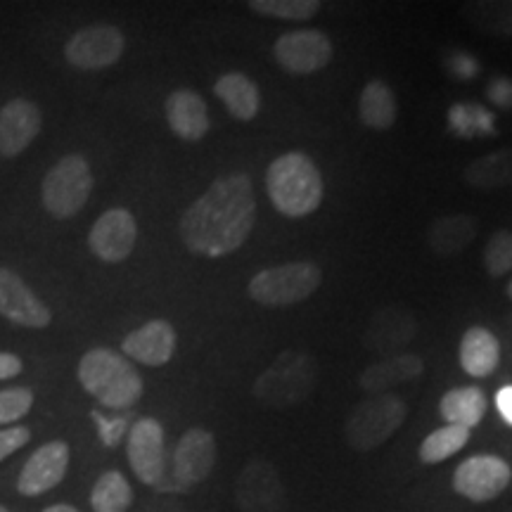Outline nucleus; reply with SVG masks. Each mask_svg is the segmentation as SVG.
Masks as SVG:
<instances>
[{"label": "nucleus", "instance_id": "21", "mask_svg": "<svg viewBox=\"0 0 512 512\" xmlns=\"http://www.w3.org/2000/svg\"><path fill=\"white\" fill-rule=\"evenodd\" d=\"M422 358L415 354H396L387 356L382 361L373 363L363 370L361 377H358V384L361 389H366L368 394H387V389L396 387V384L418 380L422 375Z\"/></svg>", "mask_w": 512, "mask_h": 512}, {"label": "nucleus", "instance_id": "30", "mask_svg": "<svg viewBox=\"0 0 512 512\" xmlns=\"http://www.w3.org/2000/svg\"><path fill=\"white\" fill-rule=\"evenodd\" d=\"M470 441V430L456 425H446L441 430L432 432L430 437L422 441L420 460L425 465H437L441 460H448Z\"/></svg>", "mask_w": 512, "mask_h": 512}, {"label": "nucleus", "instance_id": "38", "mask_svg": "<svg viewBox=\"0 0 512 512\" xmlns=\"http://www.w3.org/2000/svg\"><path fill=\"white\" fill-rule=\"evenodd\" d=\"M491 98L501 102L503 107L512 105V83L510 81H496L494 88H491Z\"/></svg>", "mask_w": 512, "mask_h": 512}, {"label": "nucleus", "instance_id": "1", "mask_svg": "<svg viewBox=\"0 0 512 512\" xmlns=\"http://www.w3.org/2000/svg\"><path fill=\"white\" fill-rule=\"evenodd\" d=\"M256 221L252 178L230 174L216 178L181 216L183 245L204 259H221L245 245Z\"/></svg>", "mask_w": 512, "mask_h": 512}, {"label": "nucleus", "instance_id": "17", "mask_svg": "<svg viewBox=\"0 0 512 512\" xmlns=\"http://www.w3.org/2000/svg\"><path fill=\"white\" fill-rule=\"evenodd\" d=\"M415 332H418V323L411 311L401 309V306H384L370 318L363 344L373 354H382L384 358L396 356V351L413 342Z\"/></svg>", "mask_w": 512, "mask_h": 512}, {"label": "nucleus", "instance_id": "5", "mask_svg": "<svg viewBox=\"0 0 512 512\" xmlns=\"http://www.w3.org/2000/svg\"><path fill=\"white\" fill-rule=\"evenodd\" d=\"M323 283V273L311 261H292L264 268L249 280V297L264 306H292L309 299Z\"/></svg>", "mask_w": 512, "mask_h": 512}, {"label": "nucleus", "instance_id": "32", "mask_svg": "<svg viewBox=\"0 0 512 512\" xmlns=\"http://www.w3.org/2000/svg\"><path fill=\"white\" fill-rule=\"evenodd\" d=\"M484 268L491 278L512 271V233L510 230H498L489 238L484 247Z\"/></svg>", "mask_w": 512, "mask_h": 512}, {"label": "nucleus", "instance_id": "10", "mask_svg": "<svg viewBox=\"0 0 512 512\" xmlns=\"http://www.w3.org/2000/svg\"><path fill=\"white\" fill-rule=\"evenodd\" d=\"M273 57L280 69L294 76L316 74L332 60L330 38L318 29H299L275 41Z\"/></svg>", "mask_w": 512, "mask_h": 512}, {"label": "nucleus", "instance_id": "14", "mask_svg": "<svg viewBox=\"0 0 512 512\" xmlns=\"http://www.w3.org/2000/svg\"><path fill=\"white\" fill-rule=\"evenodd\" d=\"M238 505L242 512H285V486L268 460H252L238 477Z\"/></svg>", "mask_w": 512, "mask_h": 512}, {"label": "nucleus", "instance_id": "7", "mask_svg": "<svg viewBox=\"0 0 512 512\" xmlns=\"http://www.w3.org/2000/svg\"><path fill=\"white\" fill-rule=\"evenodd\" d=\"M91 192L93 171L86 157L67 155L43 178L41 200L55 219H72L91 200Z\"/></svg>", "mask_w": 512, "mask_h": 512}, {"label": "nucleus", "instance_id": "12", "mask_svg": "<svg viewBox=\"0 0 512 512\" xmlns=\"http://www.w3.org/2000/svg\"><path fill=\"white\" fill-rule=\"evenodd\" d=\"M126 456L140 482L157 486L166 472L164 427L155 418H143L128 432Z\"/></svg>", "mask_w": 512, "mask_h": 512}, {"label": "nucleus", "instance_id": "24", "mask_svg": "<svg viewBox=\"0 0 512 512\" xmlns=\"http://www.w3.org/2000/svg\"><path fill=\"white\" fill-rule=\"evenodd\" d=\"M214 93L223 102L230 117H235L238 121H252L259 114V86L245 74L228 72L219 76V81L214 83Z\"/></svg>", "mask_w": 512, "mask_h": 512}, {"label": "nucleus", "instance_id": "11", "mask_svg": "<svg viewBox=\"0 0 512 512\" xmlns=\"http://www.w3.org/2000/svg\"><path fill=\"white\" fill-rule=\"evenodd\" d=\"M512 479L510 465L498 456H472L453 472V489L475 503L494 501L508 489Z\"/></svg>", "mask_w": 512, "mask_h": 512}, {"label": "nucleus", "instance_id": "27", "mask_svg": "<svg viewBox=\"0 0 512 512\" xmlns=\"http://www.w3.org/2000/svg\"><path fill=\"white\" fill-rule=\"evenodd\" d=\"M465 183L475 190H498L512 183V147L496 150L465 166Z\"/></svg>", "mask_w": 512, "mask_h": 512}, {"label": "nucleus", "instance_id": "6", "mask_svg": "<svg viewBox=\"0 0 512 512\" xmlns=\"http://www.w3.org/2000/svg\"><path fill=\"white\" fill-rule=\"evenodd\" d=\"M406 413V403L396 394H375L354 408L344 427V437L356 451H373L399 432Z\"/></svg>", "mask_w": 512, "mask_h": 512}, {"label": "nucleus", "instance_id": "20", "mask_svg": "<svg viewBox=\"0 0 512 512\" xmlns=\"http://www.w3.org/2000/svg\"><path fill=\"white\" fill-rule=\"evenodd\" d=\"M164 110L169 128L185 143H197L209 133V110L200 93L178 88L166 98Z\"/></svg>", "mask_w": 512, "mask_h": 512}, {"label": "nucleus", "instance_id": "28", "mask_svg": "<svg viewBox=\"0 0 512 512\" xmlns=\"http://www.w3.org/2000/svg\"><path fill=\"white\" fill-rule=\"evenodd\" d=\"M463 17L477 31L489 36H512V0H477V3H465Z\"/></svg>", "mask_w": 512, "mask_h": 512}, {"label": "nucleus", "instance_id": "16", "mask_svg": "<svg viewBox=\"0 0 512 512\" xmlns=\"http://www.w3.org/2000/svg\"><path fill=\"white\" fill-rule=\"evenodd\" d=\"M69 444L67 441H48L31 453L17 477V491L22 496H41L55 489L67 475Z\"/></svg>", "mask_w": 512, "mask_h": 512}, {"label": "nucleus", "instance_id": "31", "mask_svg": "<svg viewBox=\"0 0 512 512\" xmlns=\"http://www.w3.org/2000/svg\"><path fill=\"white\" fill-rule=\"evenodd\" d=\"M249 10L256 15L287 19V22H309L311 17L318 15V0H252Z\"/></svg>", "mask_w": 512, "mask_h": 512}, {"label": "nucleus", "instance_id": "2", "mask_svg": "<svg viewBox=\"0 0 512 512\" xmlns=\"http://www.w3.org/2000/svg\"><path fill=\"white\" fill-rule=\"evenodd\" d=\"M81 387L102 406L126 411L143 396V377L124 354L114 349H91L81 356L76 368Z\"/></svg>", "mask_w": 512, "mask_h": 512}, {"label": "nucleus", "instance_id": "19", "mask_svg": "<svg viewBox=\"0 0 512 512\" xmlns=\"http://www.w3.org/2000/svg\"><path fill=\"white\" fill-rule=\"evenodd\" d=\"M121 351L143 366L159 368L171 361L176 351V330L169 320H150L143 328L128 332L121 342Z\"/></svg>", "mask_w": 512, "mask_h": 512}, {"label": "nucleus", "instance_id": "22", "mask_svg": "<svg viewBox=\"0 0 512 512\" xmlns=\"http://www.w3.org/2000/svg\"><path fill=\"white\" fill-rule=\"evenodd\" d=\"M477 238V221L475 216L467 214H451L439 216L432 221L427 230V245L437 256H456L465 252Z\"/></svg>", "mask_w": 512, "mask_h": 512}, {"label": "nucleus", "instance_id": "15", "mask_svg": "<svg viewBox=\"0 0 512 512\" xmlns=\"http://www.w3.org/2000/svg\"><path fill=\"white\" fill-rule=\"evenodd\" d=\"M0 316L22 328H48L53 313L38 294L10 268H0Z\"/></svg>", "mask_w": 512, "mask_h": 512}, {"label": "nucleus", "instance_id": "34", "mask_svg": "<svg viewBox=\"0 0 512 512\" xmlns=\"http://www.w3.org/2000/svg\"><path fill=\"white\" fill-rule=\"evenodd\" d=\"M31 441L29 427H8V430H0V460H5L12 453L19 451L22 446H27Z\"/></svg>", "mask_w": 512, "mask_h": 512}, {"label": "nucleus", "instance_id": "8", "mask_svg": "<svg viewBox=\"0 0 512 512\" xmlns=\"http://www.w3.org/2000/svg\"><path fill=\"white\" fill-rule=\"evenodd\" d=\"M216 463V439L214 434L192 427L178 439V444L171 453V465H166V472L157 489L162 491H185L190 486L204 482L209 477L211 467Z\"/></svg>", "mask_w": 512, "mask_h": 512}, {"label": "nucleus", "instance_id": "18", "mask_svg": "<svg viewBox=\"0 0 512 512\" xmlns=\"http://www.w3.org/2000/svg\"><path fill=\"white\" fill-rule=\"evenodd\" d=\"M41 110L31 100L15 98L0 107V155L17 157L41 133Z\"/></svg>", "mask_w": 512, "mask_h": 512}, {"label": "nucleus", "instance_id": "25", "mask_svg": "<svg viewBox=\"0 0 512 512\" xmlns=\"http://www.w3.org/2000/svg\"><path fill=\"white\" fill-rule=\"evenodd\" d=\"M439 413L448 425L472 430L482 422L486 413V396L479 387L448 389L439 401Z\"/></svg>", "mask_w": 512, "mask_h": 512}, {"label": "nucleus", "instance_id": "40", "mask_svg": "<svg viewBox=\"0 0 512 512\" xmlns=\"http://www.w3.org/2000/svg\"><path fill=\"white\" fill-rule=\"evenodd\" d=\"M508 297L512 299V280H510V285H508Z\"/></svg>", "mask_w": 512, "mask_h": 512}, {"label": "nucleus", "instance_id": "39", "mask_svg": "<svg viewBox=\"0 0 512 512\" xmlns=\"http://www.w3.org/2000/svg\"><path fill=\"white\" fill-rule=\"evenodd\" d=\"M43 512H79L74 508V505H67V503H57V505H50V508H46Z\"/></svg>", "mask_w": 512, "mask_h": 512}, {"label": "nucleus", "instance_id": "26", "mask_svg": "<svg viewBox=\"0 0 512 512\" xmlns=\"http://www.w3.org/2000/svg\"><path fill=\"white\" fill-rule=\"evenodd\" d=\"M396 114H399V105H396L392 88L384 81H368L358 98V117L363 124L375 131H389L394 126Z\"/></svg>", "mask_w": 512, "mask_h": 512}, {"label": "nucleus", "instance_id": "37", "mask_svg": "<svg viewBox=\"0 0 512 512\" xmlns=\"http://www.w3.org/2000/svg\"><path fill=\"white\" fill-rule=\"evenodd\" d=\"M496 406L501 418L512 425V387H503L501 392L496 394Z\"/></svg>", "mask_w": 512, "mask_h": 512}, {"label": "nucleus", "instance_id": "33", "mask_svg": "<svg viewBox=\"0 0 512 512\" xmlns=\"http://www.w3.org/2000/svg\"><path fill=\"white\" fill-rule=\"evenodd\" d=\"M34 392L29 387H12L0 392V425L19 422L34 408Z\"/></svg>", "mask_w": 512, "mask_h": 512}, {"label": "nucleus", "instance_id": "35", "mask_svg": "<svg viewBox=\"0 0 512 512\" xmlns=\"http://www.w3.org/2000/svg\"><path fill=\"white\" fill-rule=\"evenodd\" d=\"M93 418H95V422H98V425H100V437H102V441H105L107 446L117 444V441L121 439V432H124V422H121V420L110 422V420H105V418H102V415H98V413H93Z\"/></svg>", "mask_w": 512, "mask_h": 512}, {"label": "nucleus", "instance_id": "3", "mask_svg": "<svg viewBox=\"0 0 512 512\" xmlns=\"http://www.w3.org/2000/svg\"><path fill=\"white\" fill-rule=\"evenodd\" d=\"M266 190L273 207L287 219H304L323 202V176L304 152H287L266 171Z\"/></svg>", "mask_w": 512, "mask_h": 512}, {"label": "nucleus", "instance_id": "29", "mask_svg": "<svg viewBox=\"0 0 512 512\" xmlns=\"http://www.w3.org/2000/svg\"><path fill=\"white\" fill-rule=\"evenodd\" d=\"M133 503V489L119 470L100 475L91 491V508L95 512H126Z\"/></svg>", "mask_w": 512, "mask_h": 512}, {"label": "nucleus", "instance_id": "41", "mask_svg": "<svg viewBox=\"0 0 512 512\" xmlns=\"http://www.w3.org/2000/svg\"><path fill=\"white\" fill-rule=\"evenodd\" d=\"M0 512H10L8 508H5V505H0Z\"/></svg>", "mask_w": 512, "mask_h": 512}, {"label": "nucleus", "instance_id": "23", "mask_svg": "<svg viewBox=\"0 0 512 512\" xmlns=\"http://www.w3.org/2000/svg\"><path fill=\"white\" fill-rule=\"evenodd\" d=\"M460 366L472 377H489L501 363V344L486 328H470L460 342Z\"/></svg>", "mask_w": 512, "mask_h": 512}, {"label": "nucleus", "instance_id": "36", "mask_svg": "<svg viewBox=\"0 0 512 512\" xmlns=\"http://www.w3.org/2000/svg\"><path fill=\"white\" fill-rule=\"evenodd\" d=\"M19 373H22V358L10 351H0V380H10Z\"/></svg>", "mask_w": 512, "mask_h": 512}, {"label": "nucleus", "instance_id": "9", "mask_svg": "<svg viewBox=\"0 0 512 512\" xmlns=\"http://www.w3.org/2000/svg\"><path fill=\"white\" fill-rule=\"evenodd\" d=\"M126 50V38L112 24H91L69 38L64 46L67 62L83 72L112 67Z\"/></svg>", "mask_w": 512, "mask_h": 512}, {"label": "nucleus", "instance_id": "13", "mask_svg": "<svg viewBox=\"0 0 512 512\" xmlns=\"http://www.w3.org/2000/svg\"><path fill=\"white\" fill-rule=\"evenodd\" d=\"M138 240L136 219L128 209H110L93 223L88 247L105 264H121L131 256Z\"/></svg>", "mask_w": 512, "mask_h": 512}, {"label": "nucleus", "instance_id": "4", "mask_svg": "<svg viewBox=\"0 0 512 512\" xmlns=\"http://www.w3.org/2000/svg\"><path fill=\"white\" fill-rule=\"evenodd\" d=\"M318 377V363L304 351H280L278 358L256 377L252 394L268 408H290L302 403L313 392Z\"/></svg>", "mask_w": 512, "mask_h": 512}]
</instances>
